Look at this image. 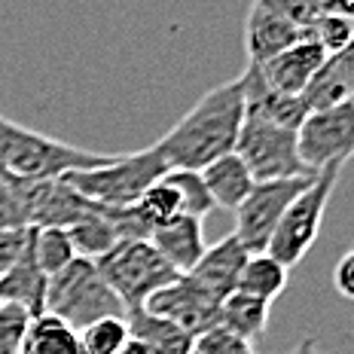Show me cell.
Masks as SVG:
<instances>
[{"label":"cell","mask_w":354,"mask_h":354,"mask_svg":"<svg viewBox=\"0 0 354 354\" xmlns=\"http://www.w3.org/2000/svg\"><path fill=\"white\" fill-rule=\"evenodd\" d=\"M245 120V95L241 80L214 86L205 92L183 120L165 131L156 144V153L168 165V171H202L214 159L235 153L239 129Z\"/></svg>","instance_id":"6da1fadb"},{"label":"cell","mask_w":354,"mask_h":354,"mask_svg":"<svg viewBox=\"0 0 354 354\" xmlns=\"http://www.w3.org/2000/svg\"><path fill=\"white\" fill-rule=\"evenodd\" d=\"M110 159L0 116V165L16 180H62L71 171H88Z\"/></svg>","instance_id":"7a4b0ae2"},{"label":"cell","mask_w":354,"mask_h":354,"mask_svg":"<svg viewBox=\"0 0 354 354\" xmlns=\"http://www.w3.org/2000/svg\"><path fill=\"white\" fill-rule=\"evenodd\" d=\"M43 312L68 324L73 333L86 330L88 324L101 318H125V306L107 287L101 272L95 269V260L77 257L46 278V293H43Z\"/></svg>","instance_id":"3957f363"},{"label":"cell","mask_w":354,"mask_h":354,"mask_svg":"<svg viewBox=\"0 0 354 354\" xmlns=\"http://www.w3.org/2000/svg\"><path fill=\"white\" fill-rule=\"evenodd\" d=\"M165 171L168 165L162 162L156 147H147L131 156H113L88 171H71L62 177V183L101 208H129L153 183L162 180Z\"/></svg>","instance_id":"277c9868"},{"label":"cell","mask_w":354,"mask_h":354,"mask_svg":"<svg viewBox=\"0 0 354 354\" xmlns=\"http://www.w3.org/2000/svg\"><path fill=\"white\" fill-rule=\"evenodd\" d=\"M95 269L101 272L110 290L122 299L125 312L144 308V302L153 293L180 278L147 239H120L104 257L95 260Z\"/></svg>","instance_id":"5b68a950"},{"label":"cell","mask_w":354,"mask_h":354,"mask_svg":"<svg viewBox=\"0 0 354 354\" xmlns=\"http://www.w3.org/2000/svg\"><path fill=\"white\" fill-rule=\"evenodd\" d=\"M342 168L345 165H324L321 171L306 183V189L287 205V211L281 214V220H278L266 254L275 257L287 269H293V266L312 250L315 239H318V232H321V220H324V211H327V202H330V196H333L339 177H342Z\"/></svg>","instance_id":"8992f818"},{"label":"cell","mask_w":354,"mask_h":354,"mask_svg":"<svg viewBox=\"0 0 354 354\" xmlns=\"http://www.w3.org/2000/svg\"><path fill=\"white\" fill-rule=\"evenodd\" d=\"M235 153L254 174V180H287V177H308L306 162L299 159L297 131L284 125L245 116L239 129Z\"/></svg>","instance_id":"52a82bcc"},{"label":"cell","mask_w":354,"mask_h":354,"mask_svg":"<svg viewBox=\"0 0 354 354\" xmlns=\"http://www.w3.org/2000/svg\"><path fill=\"white\" fill-rule=\"evenodd\" d=\"M315 174L254 183V189L248 193V198L235 208V232H232L248 254H263V250L269 248V239H272V232H275L281 214L287 211V205L306 189V183L312 180Z\"/></svg>","instance_id":"ba28073f"},{"label":"cell","mask_w":354,"mask_h":354,"mask_svg":"<svg viewBox=\"0 0 354 354\" xmlns=\"http://www.w3.org/2000/svg\"><path fill=\"white\" fill-rule=\"evenodd\" d=\"M299 159L308 171L324 165H345L354 156V98L336 107L312 110L297 131Z\"/></svg>","instance_id":"9c48e42d"},{"label":"cell","mask_w":354,"mask_h":354,"mask_svg":"<svg viewBox=\"0 0 354 354\" xmlns=\"http://www.w3.org/2000/svg\"><path fill=\"white\" fill-rule=\"evenodd\" d=\"M144 308L150 315L177 324L183 333L189 336H202L205 330L217 327V312H220V299H214L205 287H198L189 275L174 278L168 287L156 290L150 299L144 302Z\"/></svg>","instance_id":"30bf717a"},{"label":"cell","mask_w":354,"mask_h":354,"mask_svg":"<svg viewBox=\"0 0 354 354\" xmlns=\"http://www.w3.org/2000/svg\"><path fill=\"white\" fill-rule=\"evenodd\" d=\"M302 40H312V34L293 25L287 16L275 10L266 0H254L245 19V53L248 64H263L272 55L284 53V49L297 46Z\"/></svg>","instance_id":"8fae6325"},{"label":"cell","mask_w":354,"mask_h":354,"mask_svg":"<svg viewBox=\"0 0 354 354\" xmlns=\"http://www.w3.org/2000/svg\"><path fill=\"white\" fill-rule=\"evenodd\" d=\"M327 53L318 46L315 40H302L297 46L284 49V53L272 55L269 62L254 64L260 71V77L269 83L275 92L281 95H293V98H302V92L308 88L312 77L318 73V68L324 64Z\"/></svg>","instance_id":"7c38bea8"},{"label":"cell","mask_w":354,"mask_h":354,"mask_svg":"<svg viewBox=\"0 0 354 354\" xmlns=\"http://www.w3.org/2000/svg\"><path fill=\"white\" fill-rule=\"evenodd\" d=\"M248 257L250 254L241 248V241L230 232L226 239H220L217 245L205 248L202 260H198L193 266V272H187V275L193 278L198 287H205L214 299L223 302L230 293H235V287H239V278H241V269H245Z\"/></svg>","instance_id":"4fadbf2b"},{"label":"cell","mask_w":354,"mask_h":354,"mask_svg":"<svg viewBox=\"0 0 354 354\" xmlns=\"http://www.w3.org/2000/svg\"><path fill=\"white\" fill-rule=\"evenodd\" d=\"M239 80H241V95H245V116H257V120L299 131V125L306 122V116H308L302 98L275 92V88L260 77V71H257L254 64H248Z\"/></svg>","instance_id":"5bb4252c"},{"label":"cell","mask_w":354,"mask_h":354,"mask_svg":"<svg viewBox=\"0 0 354 354\" xmlns=\"http://www.w3.org/2000/svg\"><path fill=\"white\" fill-rule=\"evenodd\" d=\"M351 98H354V40L345 49L330 53L324 58L318 73H315L308 88L302 92V104L312 113V110L336 107Z\"/></svg>","instance_id":"9a60e30c"},{"label":"cell","mask_w":354,"mask_h":354,"mask_svg":"<svg viewBox=\"0 0 354 354\" xmlns=\"http://www.w3.org/2000/svg\"><path fill=\"white\" fill-rule=\"evenodd\" d=\"M150 245L159 250V257L171 266L177 275L193 272V266L202 260L205 248H208L205 245V235H202V220L187 217V214L156 226V230L150 232Z\"/></svg>","instance_id":"2e32d148"},{"label":"cell","mask_w":354,"mask_h":354,"mask_svg":"<svg viewBox=\"0 0 354 354\" xmlns=\"http://www.w3.org/2000/svg\"><path fill=\"white\" fill-rule=\"evenodd\" d=\"M198 174H202L214 208H226V211L239 208L257 183L254 174L248 171V165L239 159V153H226V156L214 159L211 165H205Z\"/></svg>","instance_id":"e0dca14e"},{"label":"cell","mask_w":354,"mask_h":354,"mask_svg":"<svg viewBox=\"0 0 354 354\" xmlns=\"http://www.w3.org/2000/svg\"><path fill=\"white\" fill-rule=\"evenodd\" d=\"M43 293H46V275L37 269L34 254H31V230L28 241L16 257V263L0 275V302H19L31 315L43 312Z\"/></svg>","instance_id":"ac0fdd59"},{"label":"cell","mask_w":354,"mask_h":354,"mask_svg":"<svg viewBox=\"0 0 354 354\" xmlns=\"http://www.w3.org/2000/svg\"><path fill=\"white\" fill-rule=\"evenodd\" d=\"M125 321H129V336L141 342L150 354H189V348H193V336L183 333L177 324L150 315L147 308L129 312Z\"/></svg>","instance_id":"d6986e66"},{"label":"cell","mask_w":354,"mask_h":354,"mask_svg":"<svg viewBox=\"0 0 354 354\" xmlns=\"http://www.w3.org/2000/svg\"><path fill=\"white\" fill-rule=\"evenodd\" d=\"M269 302L254 299L248 293H230L223 302H220V312H217V327L230 330L232 336H239L241 342L254 345L260 342L266 327H269Z\"/></svg>","instance_id":"ffe728a7"},{"label":"cell","mask_w":354,"mask_h":354,"mask_svg":"<svg viewBox=\"0 0 354 354\" xmlns=\"http://www.w3.org/2000/svg\"><path fill=\"white\" fill-rule=\"evenodd\" d=\"M287 278H290V269L281 266L275 257H269L263 250V254H250L248 257V263H245V269H241V278H239V287H235V290L248 293V297H254V299H263V302H269V306H272V302L284 293Z\"/></svg>","instance_id":"44dd1931"},{"label":"cell","mask_w":354,"mask_h":354,"mask_svg":"<svg viewBox=\"0 0 354 354\" xmlns=\"http://www.w3.org/2000/svg\"><path fill=\"white\" fill-rule=\"evenodd\" d=\"M68 235L73 241L77 257H86V260H98V257H104L107 250L120 241V232H116L113 220L107 217V208H101V205H95L77 223H71Z\"/></svg>","instance_id":"7402d4cb"},{"label":"cell","mask_w":354,"mask_h":354,"mask_svg":"<svg viewBox=\"0 0 354 354\" xmlns=\"http://www.w3.org/2000/svg\"><path fill=\"white\" fill-rule=\"evenodd\" d=\"M19 354H80V339L68 324L40 312L31 318Z\"/></svg>","instance_id":"603a6c76"},{"label":"cell","mask_w":354,"mask_h":354,"mask_svg":"<svg viewBox=\"0 0 354 354\" xmlns=\"http://www.w3.org/2000/svg\"><path fill=\"white\" fill-rule=\"evenodd\" d=\"M31 254L37 269L46 278H53L55 272H62L71 260H77V250L68 230L62 226H34L31 230Z\"/></svg>","instance_id":"cb8c5ba5"},{"label":"cell","mask_w":354,"mask_h":354,"mask_svg":"<svg viewBox=\"0 0 354 354\" xmlns=\"http://www.w3.org/2000/svg\"><path fill=\"white\" fill-rule=\"evenodd\" d=\"M83 354H120L129 342V321L125 318H101L77 333Z\"/></svg>","instance_id":"d4e9b609"},{"label":"cell","mask_w":354,"mask_h":354,"mask_svg":"<svg viewBox=\"0 0 354 354\" xmlns=\"http://www.w3.org/2000/svg\"><path fill=\"white\" fill-rule=\"evenodd\" d=\"M162 180L168 183V187H174V193L180 196V205H183V214L187 217H196V220H205L208 214L214 211V202L208 196V189H205V180L198 171H165Z\"/></svg>","instance_id":"484cf974"},{"label":"cell","mask_w":354,"mask_h":354,"mask_svg":"<svg viewBox=\"0 0 354 354\" xmlns=\"http://www.w3.org/2000/svg\"><path fill=\"white\" fill-rule=\"evenodd\" d=\"M135 211L144 217V223L150 226V230H156V226L168 223V220L180 217L183 214V205H180V196L174 193V187H168L165 180H156L147 193L135 202Z\"/></svg>","instance_id":"4316f807"},{"label":"cell","mask_w":354,"mask_h":354,"mask_svg":"<svg viewBox=\"0 0 354 354\" xmlns=\"http://www.w3.org/2000/svg\"><path fill=\"white\" fill-rule=\"evenodd\" d=\"M34 315L19 302H0V354H19Z\"/></svg>","instance_id":"83f0119b"},{"label":"cell","mask_w":354,"mask_h":354,"mask_svg":"<svg viewBox=\"0 0 354 354\" xmlns=\"http://www.w3.org/2000/svg\"><path fill=\"white\" fill-rule=\"evenodd\" d=\"M312 40L318 43L324 53H339V49H345L348 43L354 40V25L351 21H345L342 16H333V12H327L318 25H315L312 31Z\"/></svg>","instance_id":"f1b7e54d"},{"label":"cell","mask_w":354,"mask_h":354,"mask_svg":"<svg viewBox=\"0 0 354 354\" xmlns=\"http://www.w3.org/2000/svg\"><path fill=\"white\" fill-rule=\"evenodd\" d=\"M189 351L193 354H257L254 345L241 342L239 336H232L230 330H223V327H211V330H205L202 336H196Z\"/></svg>","instance_id":"f546056e"},{"label":"cell","mask_w":354,"mask_h":354,"mask_svg":"<svg viewBox=\"0 0 354 354\" xmlns=\"http://www.w3.org/2000/svg\"><path fill=\"white\" fill-rule=\"evenodd\" d=\"M333 284H336V293L345 299H354V250L342 257L333 269Z\"/></svg>","instance_id":"4dcf8cb0"},{"label":"cell","mask_w":354,"mask_h":354,"mask_svg":"<svg viewBox=\"0 0 354 354\" xmlns=\"http://www.w3.org/2000/svg\"><path fill=\"white\" fill-rule=\"evenodd\" d=\"M290 354H321V351H318V342H315L312 336H306V339H302V342H299Z\"/></svg>","instance_id":"1f68e13d"},{"label":"cell","mask_w":354,"mask_h":354,"mask_svg":"<svg viewBox=\"0 0 354 354\" xmlns=\"http://www.w3.org/2000/svg\"><path fill=\"white\" fill-rule=\"evenodd\" d=\"M120 354H150V351H147V348H144V345H141V342H135V339H131V336H129V342H125V345H122V351H120Z\"/></svg>","instance_id":"d6a6232c"},{"label":"cell","mask_w":354,"mask_h":354,"mask_svg":"<svg viewBox=\"0 0 354 354\" xmlns=\"http://www.w3.org/2000/svg\"><path fill=\"white\" fill-rule=\"evenodd\" d=\"M0 180H10V174L3 171V165H0Z\"/></svg>","instance_id":"836d02e7"},{"label":"cell","mask_w":354,"mask_h":354,"mask_svg":"<svg viewBox=\"0 0 354 354\" xmlns=\"http://www.w3.org/2000/svg\"><path fill=\"white\" fill-rule=\"evenodd\" d=\"M80 354H83V351H80Z\"/></svg>","instance_id":"e575fe53"}]
</instances>
